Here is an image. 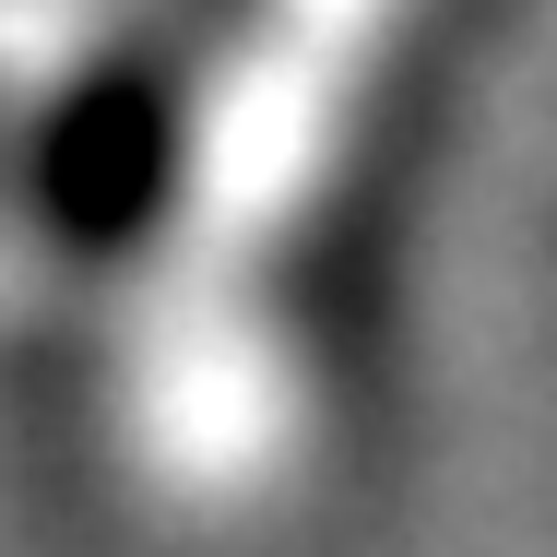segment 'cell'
<instances>
[{"label":"cell","mask_w":557,"mask_h":557,"mask_svg":"<svg viewBox=\"0 0 557 557\" xmlns=\"http://www.w3.org/2000/svg\"><path fill=\"white\" fill-rule=\"evenodd\" d=\"M178 154H190V84L143 48H108L36 119H12V202L72 261H108L178 202Z\"/></svg>","instance_id":"1"},{"label":"cell","mask_w":557,"mask_h":557,"mask_svg":"<svg viewBox=\"0 0 557 557\" xmlns=\"http://www.w3.org/2000/svg\"><path fill=\"white\" fill-rule=\"evenodd\" d=\"M0 202H12V108H0Z\"/></svg>","instance_id":"2"}]
</instances>
